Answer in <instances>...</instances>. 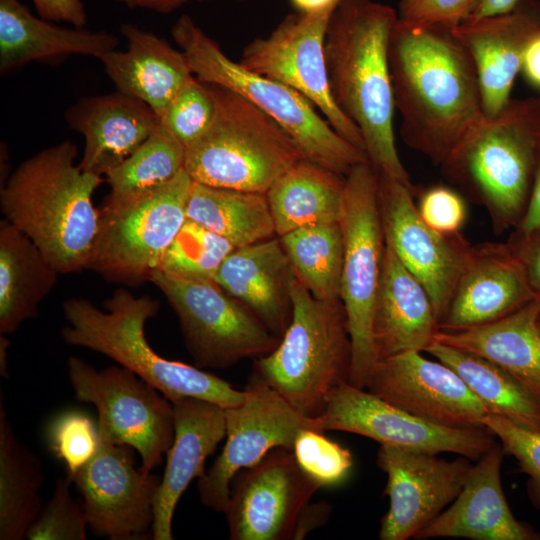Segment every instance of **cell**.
I'll return each instance as SVG.
<instances>
[{"label": "cell", "instance_id": "cell-1", "mask_svg": "<svg viewBox=\"0 0 540 540\" xmlns=\"http://www.w3.org/2000/svg\"><path fill=\"white\" fill-rule=\"evenodd\" d=\"M388 60L402 139L440 165L484 114L472 56L453 28L397 18Z\"/></svg>", "mask_w": 540, "mask_h": 540}, {"label": "cell", "instance_id": "cell-2", "mask_svg": "<svg viewBox=\"0 0 540 540\" xmlns=\"http://www.w3.org/2000/svg\"><path fill=\"white\" fill-rule=\"evenodd\" d=\"M397 11L374 0H340L325 37L332 97L359 129L369 163L411 189L393 129L394 96L388 45Z\"/></svg>", "mask_w": 540, "mask_h": 540}, {"label": "cell", "instance_id": "cell-3", "mask_svg": "<svg viewBox=\"0 0 540 540\" xmlns=\"http://www.w3.org/2000/svg\"><path fill=\"white\" fill-rule=\"evenodd\" d=\"M65 140L27 158L0 190L4 219L28 236L59 274L86 268L100 211L93 194L103 181L75 164Z\"/></svg>", "mask_w": 540, "mask_h": 540}, {"label": "cell", "instance_id": "cell-4", "mask_svg": "<svg viewBox=\"0 0 540 540\" xmlns=\"http://www.w3.org/2000/svg\"><path fill=\"white\" fill-rule=\"evenodd\" d=\"M540 150V97L483 114L439 165L445 180L489 215L495 234L515 229L532 193Z\"/></svg>", "mask_w": 540, "mask_h": 540}, {"label": "cell", "instance_id": "cell-5", "mask_svg": "<svg viewBox=\"0 0 540 540\" xmlns=\"http://www.w3.org/2000/svg\"><path fill=\"white\" fill-rule=\"evenodd\" d=\"M104 310L84 298L63 303L67 325L61 335L68 345L101 353L154 386L171 403L193 397L224 409L241 404L244 390L197 366L166 359L149 344L145 324L159 310V302L135 297L118 288L104 301Z\"/></svg>", "mask_w": 540, "mask_h": 540}, {"label": "cell", "instance_id": "cell-6", "mask_svg": "<svg viewBox=\"0 0 540 540\" xmlns=\"http://www.w3.org/2000/svg\"><path fill=\"white\" fill-rule=\"evenodd\" d=\"M292 319L276 348L256 358L253 376L280 394L297 412L315 418L331 392L349 382L351 341L341 302L315 298L298 279Z\"/></svg>", "mask_w": 540, "mask_h": 540}, {"label": "cell", "instance_id": "cell-7", "mask_svg": "<svg viewBox=\"0 0 540 540\" xmlns=\"http://www.w3.org/2000/svg\"><path fill=\"white\" fill-rule=\"evenodd\" d=\"M171 35L196 78L249 100L281 125L305 159L342 176L368 160L365 152L340 136L305 97L228 57L189 15L177 19Z\"/></svg>", "mask_w": 540, "mask_h": 540}, {"label": "cell", "instance_id": "cell-8", "mask_svg": "<svg viewBox=\"0 0 540 540\" xmlns=\"http://www.w3.org/2000/svg\"><path fill=\"white\" fill-rule=\"evenodd\" d=\"M209 84V83H208ZM216 103L206 132L186 148L185 170L193 181L266 193L304 158L291 136L246 98L209 84Z\"/></svg>", "mask_w": 540, "mask_h": 540}, {"label": "cell", "instance_id": "cell-9", "mask_svg": "<svg viewBox=\"0 0 540 540\" xmlns=\"http://www.w3.org/2000/svg\"><path fill=\"white\" fill-rule=\"evenodd\" d=\"M339 222L344 239L340 298L352 350L349 383L366 389L378 362L372 323L386 248L377 173L368 160L355 165L345 176Z\"/></svg>", "mask_w": 540, "mask_h": 540}, {"label": "cell", "instance_id": "cell-10", "mask_svg": "<svg viewBox=\"0 0 540 540\" xmlns=\"http://www.w3.org/2000/svg\"><path fill=\"white\" fill-rule=\"evenodd\" d=\"M192 183L184 169L168 183L130 201L104 204L85 269L126 285L150 281L187 219Z\"/></svg>", "mask_w": 540, "mask_h": 540}, {"label": "cell", "instance_id": "cell-11", "mask_svg": "<svg viewBox=\"0 0 540 540\" xmlns=\"http://www.w3.org/2000/svg\"><path fill=\"white\" fill-rule=\"evenodd\" d=\"M67 367L75 398L97 410L99 439L135 449L145 473L158 467L174 439L172 403L121 365L97 371L70 356Z\"/></svg>", "mask_w": 540, "mask_h": 540}, {"label": "cell", "instance_id": "cell-12", "mask_svg": "<svg viewBox=\"0 0 540 540\" xmlns=\"http://www.w3.org/2000/svg\"><path fill=\"white\" fill-rule=\"evenodd\" d=\"M150 282L174 309L186 348L199 368L226 369L270 353L280 341L214 280L182 279L156 270Z\"/></svg>", "mask_w": 540, "mask_h": 540}, {"label": "cell", "instance_id": "cell-13", "mask_svg": "<svg viewBox=\"0 0 540 540\" xmlns=\"http://www.w3.org/2000/svg\"><path fill=\"white\" fill-rule=\"evenodd\" d=\"M333 12L287 15L269 35L250 41L239 62L301 94L340 136L365 152L359 129L338 108L330 90L325 37Z\"/></svg>", "mask_w": 540, "mask_h": 540}, {"label": "cell", "instance_id": "cell-14", "mask_svg": "<svg viewBox=\"0 0 540 540\" xmlns=\"http://www.w3.org/2000/svg\"><path fill=\"white\" fill-rule=\"evenodd\" d=\"M244 391L241 404L225 409L226 441L222 452L198 479L202 504L216 512H225L231 483L239 471L255 465L275 448L292 451L302 429L322 431L317 417L301 415L253 375Z\"/></svg>", "mask_w": 540, "mask_h": 540}, {"label": "cell", "instance_id": "cell-15", "mask_svg": "<svg viewBox=\"0 0 540 540\" xmlns=\"http://www.w3.org/2000/svg\"><path fill=\"white\" fill-rule=\"evenodd\" d=\"M317 418L322 431H344L380 445L436 454L450 452L470 460L480 459L496 443L486 428H453L428 422L349 382L331 392Z\"/></svg>", "mask_w": 540, "mask_h": 540}, {"label": "cell", "instance_id": "cell-16", "mask_svg": "<svg viewBox=\"0 0 540 540\" xmlns=\"http://www.w3.org/2000/svg\"><path fill=\"white\" fill-rule=\"evenodd\" d=\"M321 488L279 447L239 471L224 512L231 540H288L304 508Z\"/></svg>", "mask_w": 540, "mask_h": 540}, {"label": "cell", "instance_id": "cell-17", "mask_svg": "<svg viewBox=\"0 0 540 540\" xmlns=\"http://www.w3.org/2000/svg\"><path fill=\"white\" fill-rule=\"evenodd\" d=\"M377 180L386 246L425 287L439 323L472 245L461 233L442 235L428 227L418 214L414 189L385 174L377 173Z\"/></svg>", "mask_w": 540, "mask_h": 540}, {"label": "cell", "instance_id": "cell-18", "mask_svg": "<svg viewBox=\"0 0 540 540\" xmlns=\"http://www.w3.org/2000/svg\"><path fill=\"white\" fill-rule=\"evenodd\" d=\"M381 444L377 466L386 473L389 509L380 522L381 540H408L458 497L473 468L471 460Z\"/></svg>", "mask_w": 540, "mask_h": 540}, {"label": "cell", "instance_id": "cell-19", "mask_svg": "<svg viewBox=\"0 0 540 540\" xmlns=\"http://www.w3.org/2000/svg\"><path fill=\"white\" fill-rule=\"evenodd\" d=\"M130 448L100 440L95 455L72 478L88 526L110 540L152 536L160 478L137 468Z\"/></svg>", "mask_w": 540, "mask_h": 540}, {"label": "cell", "instance_id": "cell-20", "mask_svg": "<svg viewBox=\"0 0 540 540\" xmlns=\"http://www.w3.org/2000/svg\"><path fill=\"white\" fill-rule=\"evenodd\" d=\"M368 391L428 422L453 428H485L489 412L461 377L441 361L421 352H405L379 360Z\"/></svg>", "mask_w": 540, "mask_h": 540}, {"label": "cell", "instance_id": "cell-21", "mask_svg": "<svg viewBox=\"0 0 540 540\" xmlns=\"http://www.w3.org/2000/svg\"><path fill=\"white\" fill-rule=\"evenodd\" d=\"M533 300L523 266L508 242L472 245L439 330L459 331L489 324Z\"/></svg>", "mask_w": 540, "mask_h": 540}, {"label": "cell", "instance_id": "cell-22", "mask_svg": "<svg viewBox=\"0 0 540 540\" xmlns=\"http://www.w3.org/2000/svg\"><path fill=\"white\" fill-rule=\"evenodd\" d=\"M505 456L496 442L473 468L458 497L414 539L539 540L540 534L512 513L501 483Z\"/></svg>", "mask_w": 540, "mask_h": 540}, {"label": "cell", "instance_id": "cell-23", "mask_svg": "<svg viewBox=\"0 0 540 540\" xmlns=\"http://www.w3.org/2000/svg\"><path fill=\"white\" fill-rule=\"evenodd\" d=\"M453 32L474 61L484 114H497L512 99L524 51L540 33V12L518 4L506 14L468 18Z\"/></svg>", "mask_w": 540, "mask_h": 540}, {"label": "cell", "instance_id": "cell-24", "mask_svg": "<svg viewBox=\"0 0 540 540\" xmlns=\"http://www.w3.org/2000/svg\"><path fill=\"white\" fill-rule=\"evenodd\" d=\"M174 439L154 502V540H172L176 505L191 481L204 474L206 459L226 436L225 409L215 403L186 397L172 403Z\"/></svg>", "mask_w": 540, "mask_h": 540}, {"label": "cell", "instance_id": "cell-25", "mask_svg": "<svg viewBox=\"0 0 540 540\" xmlns=\"http://www.w3.org/2000/svg\"><path fill=\"white\" fill-rule=\"evenodd\" d=\"M65 119L84 138L79 166L100 177L128 158L159 123L148 105L117 90L79 99Z\"/></svg>", "mask_w": 540, "mask_h": 540}, {"label": "cell", "instance_id": "cell-26", "mask_svg": "<svg viewBox=\"0 0 540 540\" xmlns=\"http://www.w3.org/2000/svg\"><path fill=\"white\" fill-rule=\"evenodd\" d=\"M296 278L277 236L235 248L213 280L281 339L292 319L291 291Z\"/></svg>", "mask_w": 540, "mask_h": 540}, {"label": "cell", "instance_id": "cell-27", "mask_svg": "<svg viewBox=\"0 0 540 540\" xmlns=\"http://www.w3.org/2000/svg\"><path fill=\"white\" fill-rule=\"evenodd\" d=\"M438 332L427 290L386 246L372 323L378 361L405 352H426Z\"/></svg>", "mask_w": 540, "mask_h": 540}, {"label": "cell", "instance_id": "cell-28", "mask_svg": "<svg viewBox=\"0 0 540 540\" xmlns=\"http://www.w3.org/2000/svg\"><path fill=\"white\" fill-rule=\"evenodd\" d=\"M127 48L98 60L117 91L148 105L160 119L180 89L194 77L186 56L165 39L134 24L120 28Z\"/></svg>", "mask_w": 540, "mask_h": 540}, {"label": "cell", "instance_id": "cell-29", "mask_svg": "<svg viewBox=\"0 0 540 540\" xmlns=\"http://www.w3.org/2000/svg\"><path fill=\"white\" fill-rule=\"evenodd\" d=\"M118 44L113 33L60 27L34 16L19 0H0L1 74L31 62L52 63L71 55L99 59Z\"/></svg>", "mask_w": 540, "mask_h": 540}, {"label": "cell", "instance_id": "cell-30", "mask_svg": "<svg viewBox=\"0 0 540 540\" xmlns=\"http://www.w3.org/2000/svg\"><path fill=\"white\" fill-rule=\"evenodd\" d=\"M540 303L536 300L489 324L440 331L435 341L499 366L540 398Z\"/></svg>", "mask_w": 540, "mask_h": 540}, {"label": "cell", "instance_id": "cell-31", "mask_svg": "<svg viewBox=\"0 0 540 540\" xmlns=\"http://www.w3.org/2000/svg\"><path fill=\"white\" fill-rule=\"evenodd\" d=\"M58 272L41 250L8 220L0 221V334L15 332L38 315Z\"/></svg>", "mask_w": 540, "mask_h": 540}, {"label": "cell", "instance_id": "cell-32", "mask_svg": "<svg viewBox=\"0 0 540 540\" xmlns=\"http://www.w3.org/2000/svg\"><path fill=\"white\" fill-rule=\"evenodd\" d=\"M344 192L345 176L303 158L266 192L276 236L306 226L339 222Z\"/></svg>", "mask_w": 540, "mask_h": 540}, {"label": "cell", "instance_id": "cell-33", "mask_svg": "<svg viewBox=\"0 0 540 540\" xmlns=\"http://www.w3.org/2000/svg\"><path fill=\"white\" fill-rule=\"evenodd\" d=\"M188 219L222 236L236 248L276 235L266 193L215 187L193 181Z\"/></svg>", "mask_w": 540, "mask_h": 540}, {"label": "cell", "instance_id": "cell-34", "mask_svg": "<svg viewBox=\"0 0 540 540\" xmlns=\"http://www.w3.org/2000/svg\"><path fill=\"white\" fill-rule=\"evenodd\" d=\"M41 462L20 443L0 398V540H21L39 515Z\"/></svg>", "mask_w": 540, "mask_h": 540}, {"label": "cell", "instance_id": "cell-35", "mask_svg": "<svg viewBox=\"0 0 540 540\" xmlns=\"http://www.w3.org/2000/svg\"><path fill=\"white\" fill-rule=\"evenodd\" d=\"M426 353L453 369L490 413L540 431V398L508 372L476 354L437 341Z\"/></svg>", "mask_w": 540, "mask_h": 540}, {"label": "cell", "instance_id": "cell-36", "mask_svg": "<svg viewBox=\"0 0 540 540\" xmlns=\"http://www.w3.org/2000/svg\"><path fill=\"white\" fill-rule=\"evenodd\" d=\"M279 238L309 292L325 302H341L344 239L340 222L302 227Z\"/></svg>", "mask_w": 540, "mask_h": 540}, {"label": "cell", "instance_id": "cell-37", "mask_svg": "<svg viewBox=\"0 0 540 540\" xmlns=\"http://www.w3.org/2000/svg\"><path fill=\"white\" fill-rule=\"evenodd\" d=\"M185 157L186 147L159 121L153 133L105 175L110 193L104 204H121L168 183L185 169Z\"/></svg>", "mask_w": 540, "mask_h": 540}, {"label": "cell", "instance_id": "cell-38", "mask_svg": "<svg viewBox=\"0 0 540 540\" xmlns=\"http://www.w3.org/2000/svg\"><path fill=\"white\" fill-rule=\"evenodd\" d=\"M235 248L227 239L187 218L158 270L182 279L213 280Z\"/></svg>", "mask_w": 540, "mask_h": 540}, {"label": "cell", "instance_id": "cell-39", "mask_svg": "<svg viewBox=\"0 0 540 540\" xmlns=\"http://www.w3.org/2000/svg\"><path fill=\"white\" fill-rule=\"evenodd\" d=\"M215 109L211 86L194 76L172 99L159 121L187 148L209 128Z\"/></svg>", "mask_w": 540, "mask_h": 540}, {"label": "cell", "instance_id": "cell-40", "mask_svg": "<svg viewBox=\"0 0 540 540\" xmlns=\"http://www.w3.org/2000/svg\"><path fill=\"white\" fill-rule=\"evenodd\" d=\"M322 432L302 429L294 441L292 452L299 467L320 487L333 486L346 479L353 466V457L349 449Z\"/></svg>", "mask_w": 540, "mask_h": 540}, {"label": "cell", "instance_id": "cell-41", "mask_svg": "<svg viewBox=\"0 0 540 540\" xmlns=\"http://www.w3.org/2000/svg\"><path fill=\"white\" fill-rule=\"evenodd\" d=\"M46 437L50 450L64 463L71 480L92 459L100 443L98 427L91 418L74 410L55 417Z\"/></svg>", "mask_w": 540, "mask_h": 540}, {"label": "cell", "instance_id": "cell-42", "mask_svg": "<svg viewBox=\"0 0 540 540\" xmlns=\"http://www.w3.org/2000/svg\"><path fill=\"white\" fill-rule=\"evenodd\" d=\"M73 481L66 475L59 478L50 499L29 527V540H85L88 526L83 505L71 495Z\"/></svg>", "mask_w": 540, "mask_h": 540}, {"label": "cell", "instance_id": "cell-43", "mask_svg": "<svg viewBox=\"0 0 540 540\" xmlns=\"http://www.w3.org/2000/svg\"><path fill=\"white\" fill-rule=\"evenodd\" d=\"M482 423L499 440L505 455L513 456L527 475V493L540 510V431L519 426L503 416L488 413Z\"/></svg>", "mask_w": 540, "mask_h": 540}, {"label": "cell", "instance_id": "cell-44", "mask_svg": "<svg viewBox=\"0 0 540 540\" xmlns=\"http://www.w3.org/2000/svg\"><path fill=\"white\" fill-rule=\"evenodd\" d=\"M423 222L442 235H456L467 220V206L462 195L444 186H431L421 192L416 204Z\"/></svg>", "mask_w": 540, "mask_h": 540}, {"label": "cell", "instance_id": "cell-45", "mask_svg": "<svg viewBox=\"0 0 540 540\" xmlns=\"http://www.w3.org/2000/svg\"><path fill=\"white\" fill-rule=\"evenodd\" d=\"M481 0H401L397 16L409 22L454 28L468 19Z\"/></svg>", "mask_w": 540, "mask_h": 540}, {"label": "cell", "instance_id": "cell-46", "mask_svg": "<svg viewBox=\"0 0 540 540\" xmlns=\"http://www.w3.org/2000/svg\"><path fill=\"white\" fill-rule=\"evenodd\" d=\"M507 242L523 266L534 300L540 303V226L526 234L512 232Z\"/></svg>", "mask_w": 540, "mask_h": 540}, {"label": "cell", "instance_id": "cell-47", "mask_svg": "<svg viewBox=\"0 0 540 540\" xmlns=\"http://www.w3.org/2000/svg\"><path fill=\"white\" fill-rule=\"evenodd\" d=\"M39 17L51 22H64L85 27L87 12L82 0H32Z\"/></svg>", "mask_w": 540, "mask_h": 540}, {"label": "cell", "instance_id": "cell-48", "mask_svg": "<svg viewBox=\"0 0 540 540\" xmlns=\"http://www.w3.org/2000/svg\"><path fill=\"white\" fill-rule=\"evenodd\" d=\"M330 510L331 506L325 502L308 504L299 517L293 539H303L311 530L323 525Z\"/></svg>", "mask_w": 540, "mask_h": 540}, {"label": "cell", "instance_id": "cell-49", "mask_svg": "<svg viewBox=\"0 0 540 540\" xmlns=\"http://www.w3.org/2000/svg\"><path fill=\"white\" fill-rule=\"evenodd\" d=\"M540 226V150L535 178L526 214L520 224L512 230L517 234H526Z\"/></svg>", "mask_w": 540, "mask_h": 540}, {"label": "cell", "instance_id": "cell-50", "mask_svg": "<svg viewBox=\"0 0 540 540\" xmlns=\"http://www.w3.org/2000/svg\"><path fill=\"white\" fill-rule=\"evenodd\" d=\"M521 71L533 86L540 89V33L528 43L523 54Z\"/></svg>", "mask_w": 540, "mask_h": 540}, {"label": "cell", "instance_id": "cell-51", "mask_svg": "<svg viewBox=\"0 0 540 540\" xmlns=\"http://www.w3.org/2000/svg\"><path fill=\"white\" fill-rule=\"evenodd\" d=\"M131 9L150 10L160 14H169L191 2H210L215 0H111Z\"/></svg>", "mask_w": 540, "mask_h": 540}, {"label": "cell", "instance_id": "cell-52", "mask_svg": "<svg viewBox=\"0 0 540 540\" xmlns=\"http://www.w3.org/2000/svg\"><path fill=\"white\" fill-rule=\"evenodd\" d=\"M520 0H481L469 18H480L506 14L514 10Z\"/></svg>", "mask_w": 540, "mask_h": 540}, {"label": "cell", "instance_id": "cell-53", "mask_svg": "<svg viewBox=\"0 0 540 540\" xmlns=\"http://www.w3.org/2000/svg\"><path fill=\"white\" fill-rule=\"evenodd\" d=\"M293 8L300 14H315L327 10H335L340 0H289Z\"/></svg>", "mask_w": 540, "mask_h": 540}, {"label": "cell", "instance_id": "cell-54", "mask_svg": "<svg viewBox=\"0 0 540 540\" xmlns=\"http://www.w3.org/2000/svg\"><path fill=\"white\" fill-rule=\"evenodd\" d=\"M9 345V341L6 339L5 335H1L0 337V374L2 377H7V361H6V354H7V346Z\"/></svg>", "mask_w": 540, "mask_h": 540}, {"label": "cell", "instance_id": "cell-55", "mask_svg": "<svg viewBox=\"0 0 540 540\" xmlns=\"http://www.w3.org/2000/svg\"><path fill=\"white\" fill-rule=\"evenodd\" d=\"M538 326H539V329H540V315L538 317Z\"/></svg>", "mask_w": 540, "mask_h": 540}, {"label": "cell", "instance_id": "cell-56", "mask_svg": "<svg viewBox=\"0 0 540 540\" xmlns=\"http://www.w3.org/2000/svg\"><path fill=\"white\" fill-rule=\"evenodd\" d=\"M238 1H247V0H238Z\"/></svg>", "mask_w": 540, "mask_h": 540}]
</instances>
